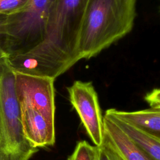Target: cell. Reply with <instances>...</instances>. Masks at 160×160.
Returning <instances> with one entry per match:
<instances>
[{"mask_svg":"<svg viewBox=\"0 0 160 160\" xmlns=\"http://www.w3.org/2000/svg\"><path fill=\"white\" fill-rule=\"evenodd\" d=\"M89 0H52L44 40L31 50L9 56L13 69L56 79L81 59L79 44Z\"/></svg>","mask_w":160,"mask_h":160,"instance_id":"cell-1","label":"cell"},{"mask_svg":"<svg viewBox=\"0 0 160 160\" xmlns=\"http://www.w3.org/2000/svg\"><path fill=\"white\" fill-rule=\"evenodd\" d=\"M137 0H89L81 32L79 51L90 59L129 33Z\"/></svg>","mask_w":160,"mask_h":160,"instance_id":"cell-2","label":"cell"},{"mask_svg":"<svg viewBox=\"0 0 160 160\" xmlns=\"http://www.w3.org/2000/svg\"><path fill=\"white\" fill-rule=\"evenodd\" d=\"M0 104L2 122L0 160H29L38 149L32 148L24 136L15 72L8 54L2 48H0Z\"/></svg>","mask_w":160,"mask_h":160,"instance_id":"cell-3","label":"cell"},{"mask_svg":"<svg viewBox=\"0 0 160 160\" xmlns=\"http://www.w3.org/2000/svg\"><path fill=\"white\" fill-rule=\"evenodd\" d=\"M51 0H30L22 9L7 16L2 49L9 55L25 53L44 40Z\"/></svg>","mask_w":160,"mask_h":160,"instance_id":"cell-4","label":"cell"},{"mask_svg":"<svg viewBox=\"0 0 160 160\" xmlns=\"http://www.w3.org/2000/svg\"><path fill=\"white\" fill-rule=\"evenodd\" d=\"M14 72L16 89L20 106L32 108L54 122L55 79L16 70Z\"/></svg>","mask_w":160,"mask_h":160,"instance_id":"cell-5","label":"cell"},{"mask_svg":"<svg viewBox=\"0 0 160 160\" xmlns=\"http://www.w3.org/2000/svg\"><path fill=\"white\" fill-rule=\"evenodd\" d=\"M69 101L95 146L104 138L103 117L97 92L91 82L75 81L67 88Z\"/></svg>","mask_w":160,"mask_h":160,"instance_id":"cell-6","label":"cell"},{"mask_svg":"<svg viewBox=\"0 0 160 160\" xmlns=\"http://www.w3.org/2000/svg\"><path fill=\"white\" fill-rule=\"evenodd\" d=\"M21 118L24 136L32 148L38 149L54 144V122L28 106H21Z\"/></svg>","mask_w":160,"mask_h":160,"instance_id":"cell-7","label":"cell"},{"mask_svg":"<svg viewBox=\"0 0 160 160\" xmlns=\"http://www.w3.org/2000/svg\"><path fill=\"white\" fill-rule=\"evenodd\" d=\"M104 133L124 160H152L108 116L103 117Z\"/></svg>","mask_w":160,"mask_h":160,"instance_id":"cell-8","label":"cell"},{"mask_svg":"<svg viewBox=\"0 0 160 160\" xmlns=\"http://www.w3.org/2000/svg\"><path fill=\"white\" fill-rule=\"evenodd\" d=\"M105 115L112 119L121 131L152 160H160V137L108 113L105 112Z\"/></svg>","mask_w":160,"mask_h":160,"instance_id":"cell-9","label":"cell"},{"mask_svg":"<svg viewBox=\"0 0 160 160\" xmlns=\"http://www.w3.org/2000/svg\"><path fill=\"white\" fill-rule=\"evenodd\" d=\"M106 113L160 137V109L149 108L136 111H124L111 108L106 110Z\"/></svg>","mask_w":160,"mask_h":160,"instance_id":"cell-10","label":"cell"},{"mask_svg":"<svg viewBox=\"0 0 160 160\" xmlns=\"http://www.w3.org/2000/svg\"><path fill=\"white\" fill-rule=\"evenodd\" d=\"M67 160H98L96 146L86 141H79Z\"/></svg>","mask_w":160,"mask_h":160,"instance_id":"cell-11","label":"cell"},{"mask_svg":"<svg viewBox=\"0 0 160 160\" xmlns=\"http://www.w3.org/2000/svg\"><path fill=\"white\" fill-rule=\"evenodd\" d=\"M98 160H124L104 133L102 142L96 146Z\"/></svg>","mask_w":160,"mask_h":160,"instance_id":"cell-12","label":"cell"},{"mask_svg":"<svg viewBox=\"0 0 160 160\" xmlns=\"http://www.w3.org/2000/svg\"><path fill=\"white\" fill-rule=\"evenodd\" d=\"M30 0H0V14L9 15L24 8Z\"/></svg>","mask_w":160,"mask_h":160,"instance_id":"cell-13","label":"cell"},{"mask_svg":"<svg viewBox=\"0 0 160 160\" xmlns=\"http://www.w3.org/2000/svg\"><path fill=\"white\" fill-rule=\"evenodd\" d=\"M160 91L158 88H155L145 96V100L149 104L150 108L160 109Z\"/></svg>","mask_w":160,"mask_h":160,"instance_id":"cell-14","label":"cell"},{"mask_svg":"<svg viewBox=\"0 0 160 160\" xmlns=\"http://www.w3.org/2000/svg\"><path fill=\"white\" fill-rule=\"evenodd\" d=\"M7 16L8 15L0 14V46L2 43L6 33Z\"/></svg>","mask_w":160,"mask_h":160,"instance_id":"cell-15","label":"cell"},{"mask_svg":"<svg viewBox=\"0 0 160 160\" xmlns=\"http://www.w3.org/2000/svg\"><path fill=\"white\" fill-rule=\"evenodd\" d=\"M1 46H0V48ZM2 138V118H1V104H0V144L1 142Z\"/></svg>","mask_w":160,"mask_h":160,"instance_id":"cell-16","label":"cell"},{"mask_svg":"<svg viewBox=\"0 0 160 160\" xmlns=\"http://www.w3.org/2000/svg\"><path fill=\"white\" fill-rule=\"evenodd\" d=\"M51 1H52V0H51Z\"/></svg>","mask_w":160,"mask_h":160,"instance_id":"cell-17","label":"cell"}]
</instances>
